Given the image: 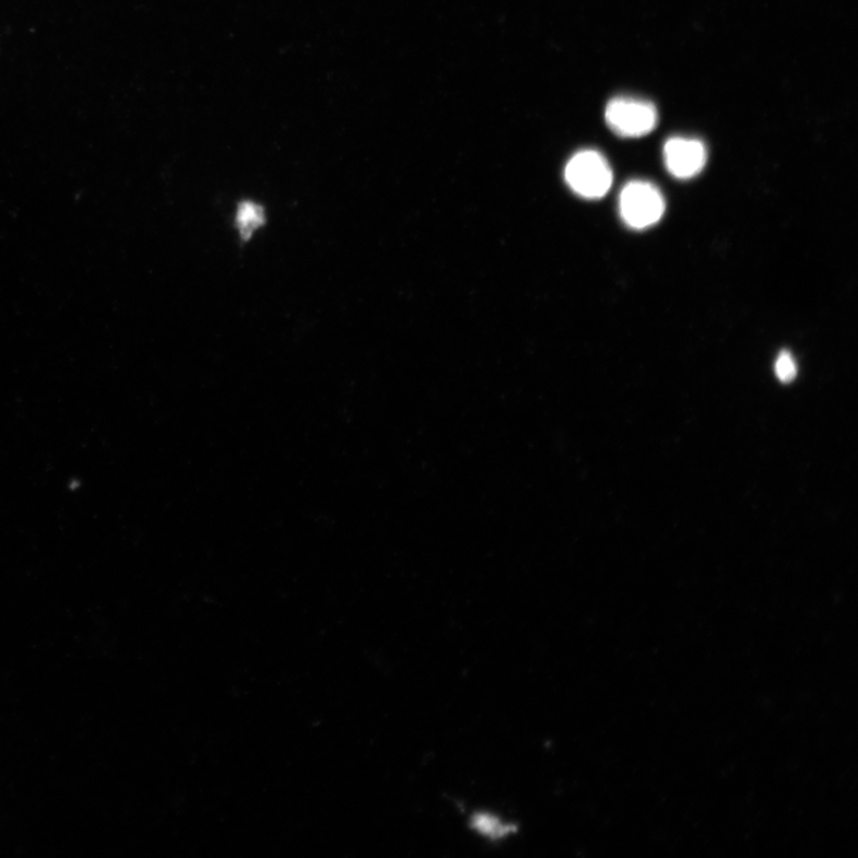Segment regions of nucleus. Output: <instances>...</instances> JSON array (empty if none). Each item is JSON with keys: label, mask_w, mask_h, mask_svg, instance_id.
<instances>
[{"label": "nucleus", "mask_w": 858, "mask_h": 858, "mask_svg": "<svg viewBox=\"0 0 858 858\" xmlns=\"http://www.w3.org/2000/svg\"><path fill=\"white\" fill-rule=\"evenodd\" d=\"M267 223V210L261 204L252 200H244L237 203L234 224L243 243H248L252 239L256 232L266 227Z\"/></svg>", "instance_id": "5"}, {"label": "nucleus", "mask_w": 858, "mask_h": 858, "mask_svg": "<svg viewBox=\"0 0 858 858\" xmlns=\"http://www.w3.org/2000/svg\"><path fill=\"white\" fill-rule=\"evenodd\" d=\"M663 156L669 174L678 179L694 178L707 162L705 144L696 139H669L665 144Z\"/></svg>", "instance_id": "4"}, {"label": "nucleus", "mask_w": 858, "mask_h": 858, "mask_svg": "<svg viewBox=\"0 0 858 858\" xmlns=\"http://www.w3.org/2000/svg\"><path fill=\"white\" fill-rule=\"evenodd\" d=\"M565 180L578 196L588 200H599L610 191L613 172L602 154L596 151H583L567 163Z\"/></svg>", "instance_id": "1"}, {"label": "nucleus", "mask_w": 858, "mask_h": 858, "mask_svg": "<svg viewBox=\"0 0 858 858\" xmlns=\"http://www.w3.org/2000/svg\"><path fill=\"white\" fill-rule=\"evenodd\" d=\"M620 215L632 230H646L661 221L666 211L665 197L649 181H631L619 200Z\"/></svg>", "instance_id": "2"}, {"label": "nucleus", "mask_w": 858, "mask_h": 858, "mask_svg": "<svg viewBox=\"0 0 858 858\" xmlns=\"http://www.w3.org/2000/svg\"><path fill=\"white\" fill-rule=\"evenodd\" d=\"M775 374L777 378L784 383L795 380L798 374V367L794 355L786 351L781 352L780 355L777 356L775 363Z\"/></svg>", "instance_id": "6"}, {"label": "nucleus", "mask_w": 858, "mask_h": 858, "mask_svg": "<svg viewBox=\"0 0 858 858\" xmlns=\"http://www.w3.org/2000/svg\"><path fill=\"white\" fill-rule=\"evenodd\" d=\"M606 122L622 138H642L657 127L658 113L648 101L619 97L607 105Z\"/></svg>", "instance_id": "3"}, {"label": "nucleus", "mask_w": 858, "mask_h": 858, "mask_svg": "<svg viewBox=\"0 0 858 858\" xmlns=\"http://www.w3.org/2000/svg\"><path fill=\"white\" fill-rule=\"evenodd\" d=\"M474 828L486 836L499 837L507 834V826L505 827L495 818L487 814H479L473 820Z\"/></svg>", "instance_id": "7"}]
</instances>
